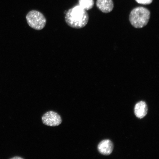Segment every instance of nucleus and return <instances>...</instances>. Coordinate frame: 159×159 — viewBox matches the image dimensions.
Masks as SVG:
<instances>
[{
  "label": "nucleus",
  "mask_w": 159,
  "mask_h": 159,
  "mask_svg": "<svg viewBox=\"0 0 159 159\" xmlns=\"http://www.w3.org/2000/svg\"><path fill=\"white\" fill-rule=\"evenodd\" d=\"M79 5L85 11L92 9L94 5V0H79Z\"/></svg>",
  "instance_id": "nucleus-8"
},
{
  "label": "nucleus",
  "mask_w": 159,
  "mask_h": 159,
  "mask_svg": "<svg viewBox=\"0 0 159 159\" xmlns=\"http://www.w3.org/2000/svg\"><path fill=\"white\" fill-rule=\"evenodd\" d=\"M43 124L49 126H57L62 122L60 115L53 111H49L45 113L42 117Z\"/></svg>",
  "instance_id": "nucleus-4"
},
{
  "label": "nucleus",
  "mask_w": 159,
  "mask_h": 159,
  "mask_svg": "<svg viewBox=\"0 0 159 159\" xmlns=\"http://www.w3.org/2000/svg\"><path fill=\"white\" fill-rule=\"evenodd\" d=\"M137 3L143 5H150L152 3L153 0H135Z\"/></svg>",
  "instance_id": "nucleus-9"
},
{
  "label": "nucleus",
  "mask_w": 159,
  "mask_h": 159,
  "mask_svg": "<svg viewBox=\"0 0 159 159\" xmlns=\"http://www.w3.org/2000/svg\"><path fill=\"white\" fill-rule=\"evenodd\" d=\"M99 152L105 156H108L112 153L114 149V145L111 141L105 140L101 141L98 146Z\"/></svg>",
  "instance_id": "nucleus-5"
},
{
  "label": "nucleus",
  "mask_w": 159,
  "mask_h": 159,
  "mask_svg": "<svg viewBox=\"0 0 159 159\" xmlns=\"http://www.w3.org/2000/svg\"><path fill=\"white\" fill-rule=\"evenodd\" d=\"M11 159H23V158L21 157L16 156L14 157L11 158Z\"/></svg>",
  "instance_id": "nucleus-10"
},
{
  "label": "nucleus",
  "mask_w": 159,
  "mask_h": 159,
  "mask_svg": "<svg viewBox=\"0 0 159 159\" xmlns=\"http://www.w3.org/2000/svg\"><path fill=\"white\" fill-rule=\"evenodd\" d=\"M66 23L73 28L80 29L88 23L89 16L86 11L79 5L69 9L66 14Z\"/></svg>",
  "instance_id": "nucleus-1"
},
{
  "label": "nucleus",
  "mask_w": 159,
  "mask_h": 159,
  "mask_svg": "<svg viewBox=\"0 0 159 159\" xmlns=\"http://www.w3.org/2000/svg\"><path fill=\"white\" fill-rule=\"evenodd\" d=\"M150 16V12L148 9L143 7H138L131 11L129 15V21L135 28H142L148 25Z\"/></svg>",
  "instance_id": "nucleus-2"
},
{
  "label": "nucleus",
  "mask_w": 159,
  "mask_h": 159,
  "mask_svg": "<svg viewBox=\"0 0 159 159\" xmlns=\"http://www.w3.org/2000/svg\"><path fill=\"white\" fill-rule=\"evenodd\" d=\"M134 111L136 116L139 118L142 119L148 114V105L144 101H140L135 105Z\"/></svg>",
  "instance_id": "nucleus-7"
},
{
  "label": "nucleus",
  "mask_w": 159,
  "mask_h": 159,
  "mask_svg": "<svg viewBox=\"0 0 159 159\" xmlns=\"http://www.w3.org/2000/svg\"><path fill=\"white\" fill-rule=\"evenodd\" d=\"M28 24L29 26L37 30H41L45 27L47 20L44 15L36 10H32L26 16Z\"/></svg>",
  "instance_id": "nucleus-3"
},
{
  "label": "nucleus",
  "mask_w": 159,
  "mask_h": 159,
  "mask_svg": "<svg viewBox=\"0 0 159 159\" xmlns=\"http://www.w3.org/2000/svg\"><path fill=\"white\" fill-rule=\"evenodd\" d=\"M96 6L102 12L108 13L114 9V3L113 0H97Z\"/></svg>",
  "instance_id": "nucleus-6"
}]
</instances>
